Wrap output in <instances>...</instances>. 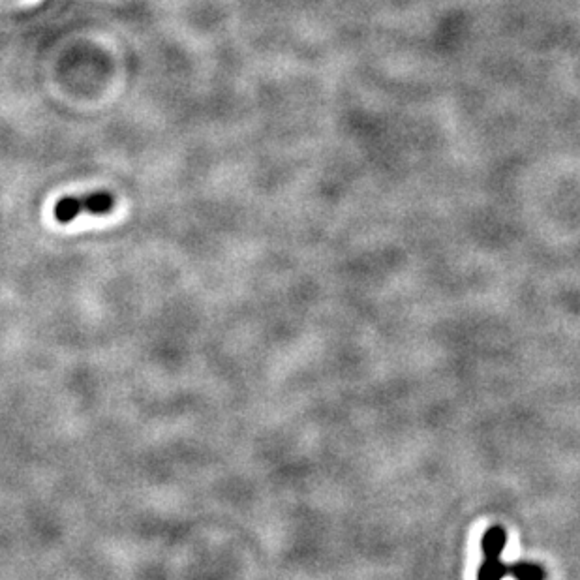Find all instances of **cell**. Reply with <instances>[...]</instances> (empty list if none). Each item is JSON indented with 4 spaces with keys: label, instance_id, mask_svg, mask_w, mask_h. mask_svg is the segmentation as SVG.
<instances>
[{
    "label": "cell",
    "instance_id": "1",
    "mask_svg": "<svg viewBox=\"0 0 580 580\" xmlns=\"http://www.w3.org/2000/svg\"><path fill=\"white\" fill-rule=\"evenodd\" d=\"M115 209V196L106 190L91 192L83 196H66L53 207V216L59 224H70L81 214H109Z\"/></svg>",
    "mask_w": 580,
    "mask_h": 580
},
{
    "label": "cell",
    "instance_id": "3",
    "mask_svg": "<svg viewBox=\"0 0 580 580\" xmlns=\"http://www.w3.org/2000/svg\"><path fill=\"white\" fill-rule=\"evenodd\" d=\"M509 575V567L500 562V558H487L477 569V577L483 580H500Z\"/></svg>",
    "mask_w": 580,
    "mask_h": 580
},
{
    "label": "cell",
    "instance_id": "4",
    "mask_svg": "<svg viewBox=\"0 0 580 580\" xmlns=\"http://www.w3.org/2000/svg\"><path fill=\"white\" fill-rule=\"evenodd\" d=\"M509 573L519 580H543L547 577V573L539 565L530 562H520L513 569H509Z\"/></svg>",
    "mask_w": 580,
    "mask_h": 580
},
{
    "label": "cell",
    "instance_id": "2",
    "mask_svg": "<svg viewBox=\"0 0 580 580\" xmlns=\"http://www.w3.org/2000/svg\"><path fill=\"white\" fill-rule=\"evenodd\" d=\"M505 545H507V532L502 526L489 528L483 535V541H481V547H483V552L487 558H500Z\"/></svg>",
    "mask_w": 580,
    "mask_h": 580
}]
</instances>
